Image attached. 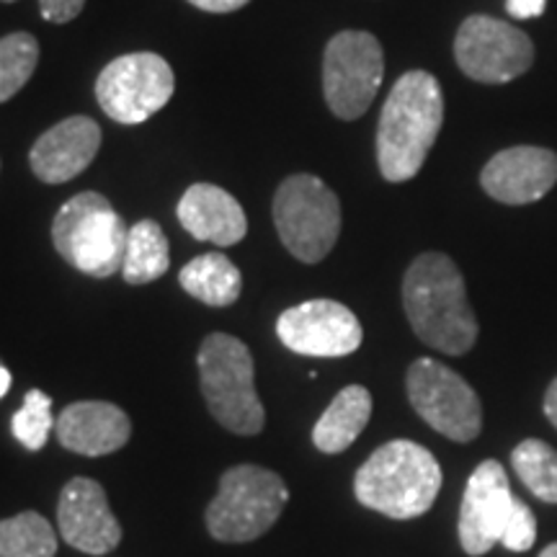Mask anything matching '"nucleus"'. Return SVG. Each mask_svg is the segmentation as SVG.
Masks as SVG:
<instances>
[{"instance_id":"1","label":"nucleus","mask_w":557,"mask_h":557,"mask_svg":"<svg viewBox=\"0 0 557 557\" xmlns=\"http://www.w3.org/2000/svg\"><path fill=\"white\" fill-rule=\"evenodd\" d=\"M403 305L416 336L436 351L462 357L478 341V318L457 263L444 253H423L403 278Z\"/></svg>"},{"instance_id":"2","label":"nucleus","mask_w":557,"mask_h":557,"mask_svg":"<svg viewBox=\"0 0 557 557\" xmlns=\"http://www.w3.org/2000/svg\"><path fill=\"white\" fill-rule=\"evenodd\" d=\"M444 124V94L426 70L400 75L382 107L377 165L389 184L410 181L426 163Z\"/></svg>"},{"instance_id":"3","label":"nucleus","mask_w":557,"mask_h":557,"mask_svg":"<svg viewBox=\"0 0 557 557\" xmlns=\"http://www.w3.org/2000/svg\"><path fill=\"white\" fill-rule=\"evenodd\" d=\"M442 491V468L436 457L408 438L382 444L354 478L361 506L389 519L423 517Z\"/></svg>"},{"instance_id":"4","label":"nucleus","mask_w":557,"mask_h":557,"mask_svg":"<svg viewBox=\"0 0 557 557\" xmlns=\"http://www.w3.org/2000/svg\"><path fill=\"white\" fill-rule=\"evenodd\" d=\"M197 367L201 395L214 421L240 436L261 434L267 410L256 389L250 348L230 333H209L199 346Z\"/></svg>"},{"instance_id":"5","label":"nucleus","mask_w":557,"mask_h":557,"mask_svg":"<svg viewBox=\"0 0 557 557\" xmlns=\"http://www.w3.org/2000/svg\"><path fill=\"white\" fill-rule=\"evenodd\" d=\"M129 225L99 191H81L52 220L58 253L81 274L107 278L122 271Z\"/></svg>"},{"instance_id":"6","label":"nucleus","mask_w":557,"mask_h":557,"mask_svg":"<svg viewBox=\"0 0 557 557\" xmlns=\"http://www.w3.org/2000/svg\"><path fill=\"white\" fill-rule=\"evenodd\" d=\"M289 500L287 483L259 465H238L220 478V491L207 506L205 521L212 540L243 545L263 537Z\"/></svg>"},{"instance_id":"7","label":"nucleus","mask_w":557,"mask_h":557,"mask_svg":"<svg viewBox=\"0 0 557 557\" xmlns=\"http://www.w3.org/2000/svg\"><path fill=\"white\" fill-rule=\"evenodd\" d=\"M274 225L297 261L320 263L341 235L338 197L318 176L295 173L274 194Z\"/></svg>"},{"instance_id":"8","label":"nucleus","mask_w":557,"mask_h":557,"mask_svg":"<svg viewBox=\"0 0 557 557\" xmlns=\"http://www.w3.org/2000/svg\"><path fill=\"white\" fill-rule=\"evenodd\" d=\"M385 78V54L374 34L341 32L323 58V94L338 120L354 122L372 107Z\"/></svg>"},{"instance_id":"9","label":"nucleus","mask_w":557,"mask_h":557,"mask_svg":"<svg viewBox=\"0 0 557 557\" xmlns=\"http://www.w3.org/2000/svg\"><path fill=\"white\" fill-rule=\"evenodd\" d=\"M176 90L173 67L156 52H132L111 60L96 81V99L109 120L143 124L156 116Z\"/></svg>"},{"instance_id":"10","label":"nucleus","mask_w":557,"mask_h":557,"mask_svg":"<svg viewBox=\"0 0 557 557\" xmlns=\"http://www.w3.org/2000/svg\"><path fill=\"white\" fill-rule=\"evenodd\" d=\"M408 398L431 429L451 442H475L483 429V406L468 382L436 359H418L408 369Z\"/></svg>"},{"instance_id":"11","label":"nucleus","mask_w":557,"mask_h":557,"mask_svg":"<svg viewBox=\"0 0 557 557\" xmlns=\"http://www.w3.org/2000/svg\"><path fill=\"white\" fill-rule=\"evenodd\" d=\"M455 58L465 75L478 83H508L534 62V45L513 24L491 16H470L459 26Z\"/></svg>"},{"instance_id":"12","label":"nucleus","mask_w":557,"mask_h":557,"mask_svg":"<svg viewBox=\"0 0 557 557\" xmlns=\"http://www.w3.org/2000/svg\"><path fill=\"white\" fill-rule=\"evenodd\" d=\"M276 336L289 351L302 357L338 359L357 351L364 331L346 305L336 299H310L278 315Z\"/></svg>"},{"instance_id":"13","label":"nucleus","mask_w":557,"mask_h":557,"mask_svg":"<svg viewBox=\"0 0 557 557\" xmlns=\"http://www.w3.org/2000/svg\"><path fill=\"white\" fill-rule=\"evenodd\" d=\"M511 506L513 496L504 465L496 459L480 462L468 480L459 508V545L465 553L478 557L498 545Z\"/></svg>"},{"instance_id":"14","label":"nucleus","mask_w":557,"mask_h":557,"mask_svg":"<svg viewBox=\"0 0 557 557\" xmlns=\"http://www.w3.org/2000/svg\"><path fill=\"white\" fill-rule=\"evenodd\" d=\"M60 537L86 555H109L120 547L122 524L111 511L107 491L90 478H73L58 500Z\"/></svg>"},{"instance_id":"15","label":"nucleus","mask_w":557,"mask_h":557,"mask_svg":"<svg viewBox=\"0 0 557 557\" xmlns=\"http://www.w3.org/2000/svg\"><path fill=\"white\" fill-rule=\"evenodd\" d=\"M101 150V127L90 116H67L47 129L29 152V165L41 184H67L94 163Z\"/></svg>"},{"instance_id":"16","label":"nucleus","mask_w":557,"mask_h":557,"mask_svg":"<svg viewBox=\"0 0 557 557\" xmlns=\"http://www.w3.org/2000/svg\"><path fill=\"white\" fill-rule=\"evenodd\" d=\"M480 184L485 194L504 205H529L557 184V156L532 145L500 150L485 163Z\"/></svg>"},{"instance_id":"17","label":"nucleus","mask_w":557,"mask_h":557,"mask_svg":"<svg viewBox=\"0 0 557 557\" xmlns=\"http://www.w3.org/2000/svg\"><path fill=\"white\" fill-rule=\"evenodd\" d=\"M54 434L67 451L83 457H107L129 442L132 423L114 403L81 400L70 403L54 418Z\"/></svg>"},{"instance_id":"18","label":"nucleus","mask_w":557,"mask_h":557,"mask_svg":"<svg viewBox=\"0 0 557 557\" xmlns=\"http://www.w3.org/2000/svg\"><path fill=\"white\" fill-rule=\"evenodd\" d=\"M178 222L191 238L227 248L246 238L248 220L240 201L214 184H194L176 207Z\"/></svg>"},{"instance_id":"19","label":"nucleus","mask_w":557,"mask_h":557,"mask_svg":"<svg viewBox=\"0 0 557 557\" xmlns=\"http://www.w3.org/2000/svg\"><path fill=\"white\" fill-rule=\"evenodd\" d=\"M372 418V395L367 387L348 385L333 398L312 429V444L323 455H338L357 442Z\"/></svg>"},{"instance_id":"20","label":"nucleus","mask_w":557,"mask_h":557,"mask_svg":"<svg viewBox=\"0 0 557 557\" xmlns=\"http://www.w3.org/2000/svg\"><path fill=\"white\" fill-rule=\"evenodd\" d=\"M178 282L186 289V295L209 305V308H230L233 302H238L243 292L240 269L220 250L197 256L186 263L181 269Z\"/></svg>"},{"instance_id":"21","label":"nucleus","mask_w":557,"mask_h":557,"mask_svg":"<svg viewBox=\"0 0 557 557\" xmlns=\"http://www.w3.org/2000/svg\"><path fill=\"white\" fill-rule=\"evenodd\" d=\"M171 267V246L163 227L152 220H139L129 225L127 248H124L122 276L132 287L156 282Z\"/></svg>"},{"instance_id":"22","label":"nucleus","mask_w":557,"mask_h":557,"mask_svg":"<svg viewBox=\"0 0 557 557\" xmlns=\"http://www.w3.org/2000/svg\"><path fill=\"white\" fill-rule=\"evenodd\" d=\"M54 529L37 511H24L0 521V557H54Z\"/></svg>"},{"instance_id":"23","label":"nucleus","mask_w":557,"mask_h":557,"mask_svg":"<svg viewBox=\"0 0 557 557\" xmlns=\"http://www.w3.org/2000/svg\"><path fill=\"white\" fill-rule=\"evenodd\" d=\"M513 472L545 504H557V451L542 438H527L511 455Z\"/></svg>"},{"instance_id":"24","label":"nucleus","mask_w":557,"mask_h":557,"mask_svg":"<svg viewBox=\"0 0 557 557\" xmlns=\"http://www.w3.org/2000/svg\"><path fill=\"white\" fill-rule=\"evenodd\" d=\"M39 65V41L29 32L0 39V103L11 101Z\"/></svg>"},{"instance_id":"25","label":"nucleus","mask_w":557,"mask_h":557,"mask_svg":"<svg viewBox=\"0 0 557 557\" xmlns=\"http://www.w3.org/2000/svg\"><path fill=\"white\" fill-rule=\"evenodd\" d=\"M11 429L13 436L29 451L45 449V444L50 442V434L54 429L50 395L41 393V389H29L24 398V406L13 416Z\"/></svg>"},{"instance_id":"26","label":"nucleus","mask_w":557,"mask_h":557,"mask_svg":"<svg viewBox=\"0 0 557 557\" xmlns=\"http://www.w3.org/2000/svg\"><path fill=\"white\" fill-rule=\"evenodd\" d=\"M534 540H537V519L524 500L513 498L511 513H508L504 534H500V545L511 553H527V549H532Z\"/></svg>"},{"instance_id":"27","label":"nucleus","mask_w":557,"mask_h":557,"mask_svg":"<svg viewBox=\"0 0 557 557\" xmlns=\"http://www.w3.org/2000/svg\"><path fill=\"white\" fill-rule=\"evenodd\" d=\"M86 0H39L41 18L52 21V24H67L75 16H81Z\"/></svg>"},{"instance_id":"28","label":"nucleus","mask_w":557,"mask_h":557,"mask_svg":"<svg viewBox=\"0 0 557 557\" xmlns=\"http://www.w3.org/2000/svg\"><path fill=\"white\" fill-rule=\"evenodd\" d=\"M547 0H506V11L513 18H537L545 13Z\"/></svg>"},{"instance_id":"29","label":"nucleus","mask_w":557,"mask_h":557,"mask_svg":"<svg viewBox=\"0 0 557 557\" xmlns=\"http://www.w3.org/2000/svg\"><path fill=\"white\" fill-rule=\"evenodd\" d=\"M189 3L207 13H230V11H240L243 5L250 3V0H189Z\"/></svg>"},{"instance_id":"30","label":"nucleus","mask_w":557,"mask_h":557,"mask_svg":"<svg viewBox=\"0 0 557 557\" xmlns=\"http://www.w3.org/2000/svg\"><path fill=\"white\" fill-rule=\"evenodd\" d=\"M545 413L549 418V423L557 429V377L553 380V385L547 387V395H545Z\"/></svg>"},{"instance_id":"31","label":"nucleus","mask_w":557,"mask_h":557,"mask_svg":"<svg viewBox=\"0 0 557 557\" xmlns=\"http://www.w3.org/2000/svg\"><path fill=\"white\" fill-rule=\"evenodd\" d=\"M9 389H11V372L3 364H0V398H3Z\"/></svg>"},{"instance_id":"32","label":"nucleus","mask_w":557,"mask_h":557,"mask_svg":"<svg viewBox=\"0 0 557 557\" xmlns=\"http://www.w3.org/2000/svg\"><path fill=\"white\" fill-rule=\"evenodd\" d=\"M540 557H557V542H555V545H549V547L542 549Z\"/></svg>"},{"instance_id":"33","label":"nucleus","mask_w":557,"mask_h":557,"mask_svg":"<svg viewBox=\"0 0 557 557\" xmlns=\"http://www.w3.org/2000/svg\"><path fill=\"white\" fill-rule=\"evenodd\" d=\"M3 3H16V0H3Z\"/></svg>"}]
</instances>
